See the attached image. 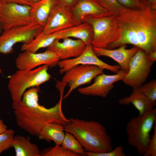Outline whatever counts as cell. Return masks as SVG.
Returning a JSON list of instances; mask_svg holds the SVG:
<instances>
[{
	"mask_svg": "<svg viewBox=\"0 0 156 156\" xmlns=\"http://www.w3.org/2000/svg\"><path fill=\"white\" fill-rule=\"evenodd\" d=\"M116 17L120 37L105 48L111 49L131 44L143 50L147 54L156 50V10L150 8L140 10L127 8Z\"/></svg>",
	"mask_w": 156,
	"mask_h": 156,
	"instance_id": "cell-1",
	"label": "cell"
},
{
	"mask_svg": "<svg viewBox=\"0 0 156 156\" xmlns=\"http://www.w3.org/2000/svg\"><path fill=\"white\" fill-rule=\"evenodd\" d=\"M39 87L26 91L21 101L12 102V106L17 125L30 135L38 136L47 124L55 123L65 125L70 122L63 114V99L53 106L47 108L38 103Z\"/></svg>",
	"mask_w": 156,
	"mask_h": 156,
	"instance_id": "cell-2",
	"label": "cell"
},
{
	"mask_svg": "<svg viewBox=\"0 0 156 156\" xmlns=\"http://www.w3.org/2000/svg\"><path fill=\"white\" fill-rule=\"evenodd\" d=\"M64 125L65 131L74 135L86 152H107L113 149L111 139L106 128L99 122L70 118Z\"/></svg>",
	"mask_w": 156,
	"mask_h": 156,
	"instance_id": "cell-3",
	"label": "cell"
},
{
	"mask_svg": "<svg viewBox=\"0 0 156 156\" xmlns=\"http://www.w3.org/2000/svg\"><path fill=\"white\" fill-rule=\"evenodd\" d=\"M156 122V109L153 108L141 116L132 118L127 125L128 142L140 155L144 156L147 151L150 133Z\"/></svg>",
	"mask_w": 156,
	"mask_h": 156,
	"instance_id": "cell-4",
	"label": "cell"
},
{
	"mask_svg": "<svg viewBox=\"0 0 156 156\" xmlns=\"http://www.w3.org/2000/svg\"><path fill=\"white\" fill-rule=\"evenodd\" d=\"M49 66L43 65L31 70H18L10 77L8 88L12 102L21 100L28 88L39 87L51 78L48 73Z\"/></svg>",
	"mask_w": 156,
	"mask_h": 156,
	"instance_id": "cell-5",
	"label": "cell"
},
{
	"mask_svg": "<svg viewBox=\"0 0 156 156\" xmlns=\"http://www.w3.org/2000/svg\"><path fill=\"white\" fill-rule=\"evenodd\" d=\"M82 22L88 23L92 27L93 37L91 44L93 47L105 48L120 38V31L114 16L86 17Z\"/></svg>",
	"mask_w": 156,
	"mask_h": 156,
	"instance_id": "cell-6",
	"label": "cell"
},
{
	"mask_svg": "<svg viewBox=\"0 0 156 156\" xmlns=\"http://www.w3.org/2000/svg\"><path fill=\"white\" fill-rule=\"evenodd\" d=\"M43 28L34 23L3 30L0 36V53L6 55L12 53L13 47L17 43H30L42 31Z\"/></svg>",
	"mask_w": 156,
	"mask_h": 156,
	"instance_id": "cell-7",
	"label": "cell"
},
{
	"mask_svg": "<svg viewBox=\"0 0 156 156\" xmlns=\"http://www.w3.org/2000/svg\"><path fill=\"white\" fill-rule=\"evenodd\" d=\"M154 62L148 59L144 51L139 48L130 61L128 71L121 80L133 88L140 86L147 79Z\"/></svg>",
	"mask_w": 156,
	"mask_h": 156,
	"instance_id": "cell-8",
	"label": "cell"
},
{
	"mask_svg": "<svg viewBox=\"0 0 156 156\" xmlns=\"http://www.w3.org/2000/svg\"><path fill=\"white\" fill-rule=\"evenodd\" d=\"M104 70L97 66L90 65H78L71 68L64 73L62 79V83L69 87L63 99L67 98L80 86L90 83L96 77L103 73Z\"/></svg>",
	"mask_w": 156,
	"mask_h": 156,
	"instance_id": "cell-9",
	"label": "cell"
},
{
	"mask_svg": "<svg viewBox=\"0 0 156 156\" xmlns=\"http://www.w3.org/2000/svg\"><path fill=\"white\" fill-rule=\"evenodd\" d=\"M31 6L14 3L1 4L0 23L3 30L34 23L30 13Z\"/></svg>",
	"mask_w": 156,
	"mask_h": 156,
	"instance_id": "cell-10",
	"label": "cell"
},
{
	"mask_svg": "<svg viewBox=\"0 0 156 156\" xmlns=\"http://www.w3.org/2000/svg\"><path fill=\"white\" fill-rule=\"evenodd\" d=\"M81 64L97 66L115 73H117L121 69L119 65H110L99 59L94 52L91 44L86 45L84 51L78 56L73 58L60 60L57 65L60 68V73L62 74L74 66Z\"/></svg>",
	"mask_w": 156,
	"mask_h": 156,
	"instance_id": "cell-11",
	"label": "cell"
},
{
	"mask_svg": "<svg viewBox=\"0 0 156 156\" xmlns=\"http://www.w3.org/2000/svg\"><path fill=\"white\" fill-rule=\"evenodd\" d=\"M60 60L56 54L47 49L44 52L38 53L23 51L18 55L15 63L18 70H31L44 65L50 67H55Z\"/></svg>",
	"mask_w": 156,
	"mask_h": 156,
	"instance_id": "cell-12",
	"label": "cell"
},
{
	"mask_svg": "<svg viewBox=\"0 0 156 156\" xmlns=\"http://www.w3.org/2000/svg\"><path fill=\"white\" fill-rule=\"evenodd\" d=\"M79 24L76 21L70 9L57 4L51 11L40 33L43 35L51 34Z\"/></svg>",
	"mask_w": 156,
	"mask_h": 156,
	"instance_id": "cell-13",
	"label": "cell"
},
{
	"mask_svg": "<svg viewBox=\"0 0 156 156\" xmlns=\"http://www.w3.org/2000/svg\"><path fill=\"white\" fill-rule=\"evenodd\" d=\"M127 73L122 69L113 75H107L103 73L94 78V82L92 85L79 88L78 91L80 94L86 96L105 98L113 88L114 84L121 80Z\"/></svg>",
	"mask_w": 156,
	"mask_h": 156,
	"instance_id": "cell-14",
	"label": "cell"
},
{
	"mask_svg": "<svg viewBox=\"0 0 156 156\" xmlns=\"http://www.w3.org/2000/svg\"><path fill=\"white\" fill-rule=\"evenodd\" d=\"M55 40L47 49L52 51L58 57L60 60L76 57L84 51L86 45L81 40H74L65 38Z\"/></svg>",
	"mask_w": 156,
	"mask_h": 156,
	"instance_id": "cell-15",
	"label": "cell"
},
{
	"mask_svg": "<svg viewBox=\"0 0 156 156\" xmlns=\"http://www.w3.org/2000/svg\"><path fill=\"white\" fill-rule=\"evenodd\" d=\"M126 45H123L117 49H108L93 47L94 51L97 56H105L111 58L116 62L121 69L127 73L129 70L130 61L139 48L133 46L131 48H126Z\"/></svg>",
	"mask_w": 156,
	"mask_h": 156,
	"instance_id": "cell-16",
	"label": "cell"
},
{
	"mask_svg": "<svg viewBox=\"0 0 156 156\" xmlns=\"http://www.w3.org/2000/svg\"><path fill=\"white\" fill-rule=\"evenodd\" d=\"M71 10L78 23L86 17L112 15L99 5L97 0H78Z\"/></svg>",
	"mask_w": 156,
	"mask_h": 156,
	"instance_id": "cell-17",
	"label": "cell"
},
{
	"mask_svg": "<svg viewBox=\"0 0 156 156\" xmlns=\"http://www.w3.org/2000/svg\"><path fill=\"white\" fill-rule=\"evenodd\" d=\"M64 29L51 34L43 35L39 33L30 43L23 44L21 50L36 53L39 49L48 47L56 40H61Z\"/></svg>",
	"mask_w": 156,
	"mask_h": 156,
	"instance_id": "cell-18",
	"label": "cell"
},
{
	"mask_svg": "<svg viewBox=\"0 0 156 156\" xmlns=\"http://www.w3.org/2000/svg\"><path fill=\"white\" fill-rule=\"evenodd\" d=\"M57 4L56 0H41L31 6L30 13L34 23L43 27L50 12Z\"/></svg>",
	"mask_w": 156,
	"mask_h": 156,
	"instance_id": "cell-19",
	"label": "cell"
},
{
	"mask_svg": "<svg viewBox=\"0 0 156 156\" xmlns=\"http://www.w3.org/2000/svg\"><path fill=\"white\" fill-rule=\"evenodd\" d=\"M93 37V30L91 25L82 22L65 30L61 40L65 38L73 37L81 40L86 45L91 44Z\"/></svg>",
	"mask_w": 156,
	"mask_h": 156,
	"instance_id": "cell-20",
	"label": "cell"
},
{
	"mask_svg": "<svg viewBox=\"0 0 156 156\" xmlns=\"http://www.w3.org/2000/svg\"><path fill=\"white\" fill-rule=\"evenodd\" d=\"M118 103L120 105H125L131 103L138 111L140 116L154 107L148 99L137 88H133L130 96L119 99Z\"/></svg>",
	"mask_w": 156,
	"mask_h": 156,
	"instance_id": "cell-21",
	"label": "cell"
},
{
	"mask_svg": "<svg viewBox=\"0 0 156 156\" xmlns=\"http://www.w3.org/2000/svg\"><path fill=\"white\" fill-rule=\"evenodd\" d=\"M12 147L16 156H41L38 146L31 143L29 137L19 135L14 136Z\"/></svg>",
	"mask_w": 156,
	"mask_h": 156,
	"instance_id": "cell-22",
	"label": "cell"
},
{
	"mask_svg": "<svg viewBox=\"0 0 156 156\" xmlns=\"http://www.w3.org/2000/svg\"><path fill=\"white\" fill-rule=\"evenodd\" d=\"M65 133L64 125L51 123L47 124L43 127L38 137L40 140H44L49 142L53 141L55 144L61 145Z\"/></svg>",
	"mask_w": 156,
	"mask_h": 156,
	"instance_id": "cell-23",
	"label": "cell"
},
{
	"mask_svg": "<svg viewBox=\"0 0 156 156\" xmlns=\"http://www.w3.org/2000/svg\"><path fill=\"white\" fill-rule=\"evenodd\" d=\"M63 147L77 154L79 156H87L86 151L78 140L72 134L65 131L61 144Z\"/></svg>",
	"mask_w": 156,
	"mask_h": 156,
	"instance_id": "cell-24",
	"label": "cell"
},
{
	"mask_svg": "<svg viewBox=\"0 0 156 156\" xmlns=\"http://www.w3.org/2000/svg\"><path fill=\"white\" fill-rule=\"evenodd\" d=\"M99 5L112 15L118 16L123 13L127 8L117 0H97Z\"/></svg>",
	"mask_w": 156,
	"mask_h": 156,
	"instance_id": "cell-25",
	"label": "cell"
},
{
	"mask_svg": "<svg viewBox=\"0 0 156 156\" xmlns=\"http://www.w3.org/2000/svg\"><path fill=\"white\" fill-rule=\"evenodd\" d=\"M41 156H79L77 154L67 149L61 145L55 144L40 151Z\"/></svg>",
	"mask_w": 156,
	"mask_h": 156,
	"instance_id": "cell-26",
	"label": "cell"
},
{
	"mask_svg": "<svg viewBox=\"0 0 156 156\" xmlns=\"http://www.w3.org/2000/svg\"><path fill=\"white\" fill-rule=\"evenodd\" d=\"M149 99L154 106L156 100V80L154 79L137 88Z\"/></svg>",
	"mask_w": 156,
	"mask_h": 156,
	"instance_id": "cell-27",
	"label": "cell"
},
{
	"mask_svg": "<svg viewBox=\"0 0 156 156\" xmlns=\"http://www.w3.org/2000/svg\"><path fill=\"white\" fill-rule=\"evenodd\" d=\"M14 133V130L10 129L0 134V155L3 151L12 147Z\"/></svg>",
	"mask_w": 156,
	"mask_h": 156,
	"instance_id": "cell-28",
	"label": "cell"
},
{
	"mask_svg": "<svg viewBox=\"0 0 156 156\" xmlns=\"http://www.w3.org/2000/svg\"><path fill=\"white\" fill-rule=\"evenodd\" d=\"M117 0L121 5L127 9L140 10L150 8L147 0Z\"/></svg>",
	"mask_w": 156,
	"mask_h": 156,
	"instance_id": "cell-29",
	"label": "cell"
},
{
	"mask_svg": "<svg viewBox=\"0 0 156 156\" xmlns=\"http://www.w3.org/2000/svg\"><path fill=\"white\" fill-rule=\"evenodd\" d=\"M88 156H125L123 147L121 145L115 147L112 150L106 153H95L86 151Z\"/></svg>",
	"mask_w": 156,
	"mask_h": 156,
	"instance_id": "cell-30",
	"label": "cell"
},
{
	"mask_svg": "<svg viewBox=\"0 0 156 156\" xmlns=\"http://www.w3.org/2000/svg\"><path fill=\"white\" fill-rule=\"evenodd\" d=\"M153 134L150 139L144 156H156V122L153 127Z\"/></svg>",
	"mask_w": 156,
	"mask_h": 156,
	"instance_id": "cell-31",
	"label": "cell"
},
{
	"mask_svg": "<svg viewBox=\"0 0 156 156\" xmlns=\"http://www.w3.org/2000/svg\"><path fill=\"white\" fill-rule=\"evenodd\" d=\"M0 3L1 4L14 3L31 6L34 4L31 0H0Z\"/></svg>",
	"mask_w": 156,
	"mask_h": 156,
	"instance_id": "cell-32",
	"label": "cell"
},
{
	"mask_svg": "<svg viewBox=\"0 0 156 156\" xmlns=\"http://www.w3.org/2000/svg\"><path fill=\"white\" fill-rule=\"evenodd\" d=\"M77 1L78 0H56L57 4L70 10L75 6Z\"/></svg>",
	"mask_w": 156,
	"mask_h": 156,
	"instance_id": "cell-33",
	"label": "cell"
},
{
	"mask_svg": "<svg viewBox=\"0 0 156 156\" xmlns=\"http://www.w3.org/2000/svg\"><path fill=\"white\" fill-rule=\"evenodd\" d=\"M147 57L149 60L155 62L156 60V50L152 51L147 54Z\"/></svg>",
	"mask_w": 156,
	"mask_h": 156,
	"instance_id": "cell-34",
	"label": "cell"
},
{
	"mask_svg": "<svg viewBox=\"0 0 156 156\" xmlns=\"http://www.w3.org/2000/svg\"><path fill=\"white\" fill-rule=\"evenodd\" d=\"M8 129L7 126L2 120L0 119V134L5 132Z\"/></svg>",
	"mask_w": 156,
	"mask_h": 156,
	"instance_id": "cell-35",
	"label": "cell"
},
{
	"mask_svg": "<svg viewBox=\"0 0 156 156\" xmlns=\"http://www.w3.org/2000/svg\"><path fill=\"white\" fill-rule=\"evenodd\" d=\"M147 1L151 9L156 10V0H147Z\"/></svg>",
	"mask_w": 156,
	"mask_h": 156,
	"instance_id": "cell-36",
	"label": "cell"
},
{
	"mask_svg": "<svg viewBox=\"0 0 156 156\" xmlns=\"http://www.w3.org/2000/svg\"><path fill=\"white\" fill-rule=\"evenodd\" d=\"M34 4L36 3L41 0H31Z\"/></svg>",
	"mask_w": 156,
	"mask_h": 156,
	"instance_id": "cell-37",
	"label": "cell"
},
{
	"mask_svg": "<svg viewBox=\"0 0 156 156\" xmlns=\"http://www.w3.org/2000/svg\"><path fill=\"white\" fill-rule=\"evenodd\" d=\"M3 30L2 28V27H1V24L0 23V34L2 32H3Z\"/></svg>",
	"mask_w": 156,
	"mask_h": 156,
	"instance_id": "cell-38",
	"label": "cell"
},
{
	"mask_svg": "<svg viewBox=\"0 0 156 156\" xmlns=\"http://www.w3.org/2000/svg\"><path fill=\"white\" fill-rule=\"evenodd\" d=\"M1 68H0V73H1Z\"/></svg>",
	"mask_w": 156,
	"mask_h": 156,
	"instance_id": "cell-39",
	"label": "cell"
},
{
	"mask_svg": "<svg viewBox=\"0 0 156 156\" xmlns=\"http://www.w3.org/2000/svg\"><path fill=\"white\" fill-rule=\"evenodd\" d=\"M1 4L0 3V8H1Z\"/></svg>",
	"mask_w": 156,
	"mask_h": 156,
	"instance_id": "cell-40",
	"label": "cell"
}]
</instances>
